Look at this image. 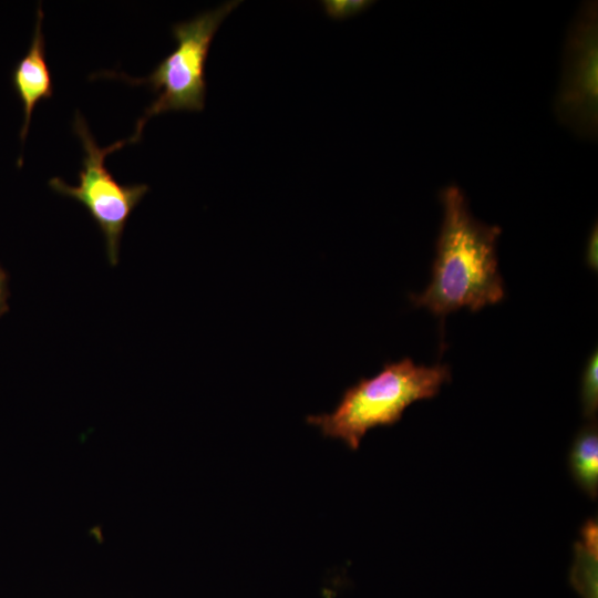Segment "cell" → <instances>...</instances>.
I'll list each match as a JSON object with an SVG mask.
<instances>
[{
  "label": "cell",
  "mask_w": 598,
  "mask_h": 598,
  "mask_svg": "<svg viewBox=\"0 0 598 598\" xmlns=\"http://www.w3.org/2000/svg\"><path fill=\"white\" fill-rule=\"evenodd\" d=\"M440 202L443 219L432 278L424 291L411 295L410 300L441 318L461 308L478 311L502 301L505 288L496 252L501 227L476 219L456 185L444 187Z\"/></svg>",
  "instance_id": "obj_1"
},
{
  "label": "cell",
  "mask_w": 598,
  "mask_h": 598,
  "mask_svg": "<svg viewBox=\"0 0 598 598\" xmlns=\"http://www.w3.org/2000/svg\"><path fill=\"white\" fill-rule=\"evenodd\" d=\"M372 2L359 0V1H327L324 8L332 18H348L357 13L362 12L370 7Z\"/></svg>",
  "instance_id": "obj_10"
},
{
  "label": "cell",
  "mask_w": 598,
  "mask_h": 598,
  "mask_svg": "<svg viewBox=\"0 0 598 598\" xmlns=\"http://www.w3.org/2000/svg\"><path fill=\"white\" fill-rule=\"evenodd\" d=\"M560 124L584 140L598 132L597 1L582 3L565 41L561 78L555 100Z\"/></svg>",
  "instance_id": "obj_5"
},
{
  "label": "cell",
  "mask_w": 598,
  "mask_h": 598,
  "mask_svg": "<svg viewBox=\"0 0 598 598\" xmlns=\"http://www.w3.org/2000/svg\"><path fill=\"white\" fill-rule=\"evenodd\" d=\"M450 381L446 364L419 365L410 358L386 362L374 377L349 386L332 412L309 415L306 421L323 436L355 451L369 430L394 425L410 404L436 396Z\"/></svg>",
  "instance_id": "obj_2"
},
{
  "label": "cell",
  "mask_w": 598,
  "mask_h": 598,
  "mask_svg": "<svg viewBox=\"0 0 598 598\" xmlns=\"http://www.w3.org/2000/svg\"><path fill=\"white\" fill-rule=\"evenodd\" d=\"M240 1H228L194 19L173 25L176 49L163 59L145 78H131L124 73L103 72L131 84H145L157 94L156 100L137 121L132 143L141 138L145 122L152 115L168 111H202L205 106V65L213 38L225 18Z\"/></svg>",
  "instance_id": "obj_3"
},
{
  "label": "cell",
  "mask_w": 598,
  "mask_h": 598,
  "mask_svg": "<svg viewBox=\"0 0 598 598\" xmlns=\"http://www.w3.org/2000/svg\"><path fill=\"white\" fill-rule=\"evenodd\" d=\"M586 264L587 266L597 271L598 269V227L597 223L591 227L586 246Z\"/></svg>",
  "instance_id": "obj_11"
},
{
  "label": "cell",
  "mask_w": 598,
  "mask_h": 598,
  "mask_svg": "<svg viewBox=\"0 0 598 598\" xmlns=\"http://www.w3.org/2000/svg\"><path fill=\"white\" fill-rule=\"evenodd\" d=\"M580 399L584 416L589 421L596 420L598 410V353L595 350L588 358L580 388Z\"/></svg>",
  "instance_id": "obj_9"
},
{
  "label": "cell",
  "mask_w": 598,
  "mask_h": 598,
  "mask_svg": "<svg viewBox=\"0 0 598 598\" xmlns=\"http://www.w3.org/2000/svg\"><path fill=\"white\" fill-rule=\"evenodd\" d=\"M73 128L84 151L79 184L71 186L62 178L53 177L49 185L56 193L74 198L89 210L104 236L107 259L115 266L118 262L120 243L125 225L147 193L148 186L122 185L104 164L106 155L131 143L130 138L100 147L79 111L75 113Z\"/></svg>",
  "instance_id": "obj_4"
},
{
  "label": "cell",
  "mask_w": 598,
  "mask_h": 598,
  "mask_svg": "<svg viewBox=\"0 0 598 598\" xmlns=\"http://www.w3.org/2000/svg\"><path fill=\"white\" fill-rule=\"evenodd\" d=\"M42 19V7L39 4L34 32L28 51L12 70V85L23 107V123L20 130L22 142L27 137L34 106L42 99H49L53 94L51 72L45 59Z\"/></svg>",
  "instance_id": "obj_6"
},
{
  "label": "cell",
  "mask_w": 598,
  "mask_h": 598,
  "mask_svg": "<svg viewBox=\"0 0 598 598\" xmlns=\"http://www.w3.org/2000/svg\"><path fill=\"white\" fill-rule=\"evenodd\" d=\"M569 472L581 491L592 501L598 495V429L595 421L584 425L571 444Z\"/></svg>",
  "instance_id": "obj_7"
},
{
  "label": "cell",
  "mask_w": 598,
  "mask_h": 598,
  "mask_svg": "<svg viewBox=\"0 0 598 598\" xmlns=\"http://www.w3.org/2000/svg\"><path fill=\"white\" fill-rule=\"evenodd\" d=\"M575 559L570 571V584L582 598H598V523L596 517L587 519L580 528V538L575 543Z\"/></svg>",
  "instance_id": "obj_8"
},
{
  "label": "cell",
  "mask_w": 598,
  "mask_h": 598,
  "mask_svg": "<svg viewBox=\"0 0 598 598\" xmlns=\"http://www.w3.org/2000/svg\"><path fill=\"white\" fill-rule=\"evenodd\" d=\"M8 275L4 269L0 266V317L3 316L8 309Z\"/></svg>",
  "instance_id": "obj_12"
}]
</instances>
